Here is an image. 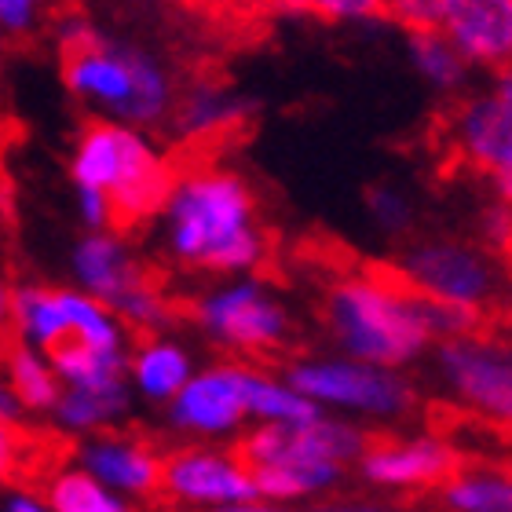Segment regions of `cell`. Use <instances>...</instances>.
<instances>
[{"instance_id": "1", "label": "cell", "mask_w": 512, "mask_h": 512, "mask_svg": "<svg viewBox=\"0 0 512 512\" xmlns=\"http://www.w3.org/2000/svg\"><path fill=\"white\" fill-rule=\"evenodd\" d=\"M165 249L187 271L205 275H253L267 260V238L256 224L246 180L216 165L176 172L165 202Z\"/></svg>"}, {"instance_id": "2", "label": "cell", "mask_w": 512, "mask_h": 512, "mask_svg": "<svg viewBox=\"0 0 512 512\" xmlns=\"http://www.w3.org/2000/svg\"><path fill=\"white\" fill-rule=\"evenodd\" d=\"M326 330L344 355L377 366L417 363L436 344L425 319V297L392 271H352L326 289Z\"/></svg>"}, {"instance_id": "3", "label": "cell", "mask_w": 512, "mask_h": 512, "mask_svg": "<svg viewBox=\"0 0 512 512\" xmlns=\"http://www.w3.org/2000/svg\"><path fill=\"white\" fill-rule=\"evenodd\" d=\"M77 187H99L114 202V227L128 231L165 213L176 169L139 136L132 125L118 121H88L77 132L74 161Z\"/></svg>"}, {"instance_id": "4", "label": "cell", "mask_w": 512, "mask_h": 512, "mask_svg": "<svg viewBox=\"0 0 512 512\" xmlns=\"http://www.w3.org/2000/svg\"><path fill=\"white\" fill-rule=\"evenodd\" d=\"M286 377L322 410L366 421H403L417 410V388L395 366H377L355 355L293 359Z\"/></svg>"}, {"instance_id": "5", "label": "cell", "mask_w": 512, "mask_h": 512, "mask_svg": "<svg viewBox=\"0 0 512 512\" xmlns=\"http://www.w3.org/2000/svg\"><path fill=\"white\" fill-rule=\"evenodd\" d=\"M194 326L235 355H275L289 341V311L253 275H235L205 289L191 304Z\"/></svg>"}, {"instance_id": "6", "label": "cell", "mask_w": 512, "mask_h": 512, "mask_svg": "<svg viewBox=\"0 0 512 512\" xmlns=\"http://www.w3.org/2000/svg\"><path fill=\"white\" fill-rule=\"evenodd\" d=\"M436 374L458 410L512 436V344L483 333L439 341Z\"/></svg>"}, {"instance_id": "7", "label": "cell", "mask_w": 512, "mask_h": 512, "mask_svg": "<svg viewBox=\"0 0 512 512\" xmlns=\"http://www.w3.org/2000/svg\"><path fill=\"white\" fill-rule=\"evenodd\" d=\"M395 275L421 297L465 304V308H491L505 289V278L487 249L450 242V238H425L399 256Z\"/></svg>"}, {"instance_id": "8", "label": "cell", "mask_w": 512, "mask_h": 512, "mask_svg": "<svg viewBox=\"0 0 512 512\" xmlns=\"http://www.w3.org/2000/svg\"><path fill=\"white\" fill-rule=\"evenodd\" d=\"M374 436L363 425H355L344 414H315L308 421L278 425V421H253L249 432L235 439L249 465H275V461H337V465H359L370 450Z\"/></svg>"}, {"instance_id": "9", "label": "cell", "mask_w": 512, "mask_h": 512, "mask_svg": "<svg viewBox=\"0 0 512 512\" xmlns=\"http://www.w3.org/2000/svg\"><path fill=\"white\" fill-rule=\"evenodd\" d=\"M161 498L176 509L216 512L231 502L256 498L253 465L238 447L224 443H187L165 454Z\"/></svg>"}, {"instance_id": "10", "label": "cell", "mask_w": 512, "mask_h": 512, "mask_svg": "<svg viewBox=\"0 0 512 512\" xmlns=\"http://www.w3.org/2000/svg\"><path fill=\"white\" fill-rule=\"evenodd\" d=\"M165 421L176 436L191 443L238 439L249 421L246 363H213L194 370L183 392L165 406Z\"/></svg>"}, {"instance_id": "11", "label": "cell", "mask_w": 512, "mask_h": 512, "mask_svg": "<svg viewBox=\"0 0 512 512\" xmlns=\"http://www.w3.org/2000/svg\"><path fill=\"white\" fill-rule=\"evenodd\" d=\"M355 469L363 472V480L377 491L417 494L439 491L447 480H454L465 469V458L447 436L417 432V436L374 439Z\"/></svg>"}, {"instance_id": "12", "label": "cell", "mask_w": 512, "mask_h": 512, "mask_svg": "<svg viewBox=\"0 0 512 512\" xmlns=\"http://www.w3.org/2000/svg\"><path fill=\"white\" fill-rule=\"evenodd\" d=\"M450 158L480 176H502L512 169V107L498 92L469 96L450 107L447 118Z\"/></svg>"}, {"instance_id": "13", "label": "cell", "mask_w": 512, "mask_h": 512, "mask_svg": "<svg viewBox=\"0 0 512 512\" xmlns=\"http://www.w3.org/2000/svg\"><path fill=\"white\" fill-rule=\"evenodd\" d=\"M74 461H81L92 476L121 491L132 502H147L161 494V472H165V454L154 443L128 432H96L77 447Z\"/></svg>"}, {"instance_id": "14", "label": "cell", "mask_w": 512, "mask_h": 512, "mask_svg": "<svg viewBox=\"0 0 512 512\" xmlns=\"http://www.w3.org/2000/svg\"><path fill=\"white\" fill-rule=\"evenodd\" d=\"M443 33L472 66L512 63V0H447Z\"/></svg>"}, {"instance_id": "15", "label": "cell", "mask_w": 512, "mask_h": 512, "mask_svg": "<svg viewBox=\"0 0 512 512\" xmlns=\"http://www.w3.org/2000/svg\"><path fill=\"white\" fill-rule=\"evenodd\" d=\"M74 278L85 293L99 297L110 308H118L128 289H136L147 278V267L128 253L121 235H114V231H88L74 246Z\"/></svg>"}, {"instance_id": "16", "label": "cell", "mask_w": 512, "mask_h": 512, "mask_svg": "<svg viewBox=\"0 0 512 512\" xmlns=\"http://www.w3.org/2000/svg\"><path fill=\"white\" fill-rule=\"evenodd\" d=\"M249 118H253V103L216 81L194 85L172 107V128L183 143H220L231 132H242Z\"/></svg>"}, {"instance_id": "17", "label": "cell", "mask_w": 512, "mask_h": 512, "mask_svg": "<svg viewBox=\"0 0 512 512\" xmlns=\"http://www.w3.org/2000/svg\"><path fill=\"white\" fill-rule=\"evenodd\" d=\"M194 377V359L169 333H143L128 352V384L139 399L154 406H169Z\"/></svg>"}, {"instance_id": "18", "label": "cell", "mask_w": 512, "mask_h": 512, "mask_svg": "<svg viewBox=\"0 0 512 512\" xmlns=\"http://www.w3.org/2000/svg\"><path fill=\"white\" fill-rule=\"evenodd\" d=\"M8 322L15 330V341H26L41 352H55L59 344L70 341V315H66L63 289L48 286H15L4 297Z\"/></svg>"}, {"instance_id": "19", "label": "cell", "mask_w": 512, "mask_h": 512, "mask_svg": "<svg viewBox=\"0 0 512 512\" xmlns=\"http://www.w3.org/2000/svg\"><path fill=\"white\" fill-rule=\"evenodd\" d=\"M132 406V384L114 381V384H66L63 399L55 403L52 417L59 432L77 439H88L96 432L121 425V417Z\"/></svg>"}, {"instance_id": "20", "label": "cell", "mask_w": 512, "mask_h": 512, "mask_svg": "<svg viewBox=\"0 0 512 512\" xmlns=\"http://www.w3.org/2000/svg\"><path fill=\"white\" fill-rule=\"evenodd\" d=\"M348 465L337 461H275V465H256V494L271 505H300L319 494L333 491L344 480Z\"/></svg>"}, {"instance_id": "21", "label": "cell", "mask_w": 512, "mask_h": 512, "mask_svg": "<svg viewBox=\"0 0 512 512\" xmlns=\"http://www.w3.org/2000/svg\"><path fill=\"white\" fill-rule=\"evenodd\" d=\"M44 498L55 512H136V502L125 498L121 491L92 476V472L74 461V465H59L44 476Z\"/></svg>"}, {"instance_id": "22", "label": "cell", "mask_w": 512, "mask_h": 512, "mask_svg": "<svg viewBox=\"0 0 512 512\" xmlns=\"http://www.w3.org/2000/svg\"><path fill=\"white\" fill-rule=\"evenodd\" d=\"M443 512H512V469L465 465L436 491Z\"/></svg>"}, {"instance_id": "23", "label": "cell", "mask_w": 512, "mask_h": 512, "mask_svg": "<svg viewBox=\"0 0 512 512\" xmlns=\"http://www.w3.org/2000/svg\"><path fill=\"white\" fill-rule=\"evenodd\" d=\"M8 388L26 403L30 414H52L66 392L52 355L26 341H15L8 348Z\"/></svg>"}, {"instance_id": "24", "label": "cell", "mask_w": 512, "mask_h": 512, "mask_svg": "<svg viewBox=\"0 0 512 512\" xmlns=\"http://www.w3.org/2000/svg\"><path fill=\"white\" fill-rule=\"evenodd\" d=\"M246 406L249 421H278V425H293V421H308L322 414L319 403H311L297 384L286 374L275 377L271 370L246 363Z\"/></svg>"}, {"instance_id": "25", "label": "cell", "mask_w": 512, "mask_h": 512, "mask_svg": "<svg viewBox=\"0 0 512 512\" xmlns=\"http://www.w3.org/2000/svg\"><path fill=\"white\" fill-rule=\"evenodd\" d=\"M406 44H410V59H414L417 74L425 77L428 85H436L439 92H458L465 85L472 63L443 30H414L406 37Z\"/></svg>"}, {"instance_id": "26", "label": "cell", "mask_w": 512, "mask_h": 512, "mask_svg": "<svg viewBox=\"0 0 512 512\" xmlns=\"http://www.w3.org/2000/svg\"><path fill=\"white\" fill-rule=\"evenodd\" d=\"M172 114V88L169 77L150 55L132 48V96L121 114L128 125H158Z\"/></svg>"}, {"instance_id": "27", "label": "cell", "mask_w": 512, "mask_h": 512, "mask_svg": "<svg viewBox=\"0 0 512 512\" xmlns=\"http://www.w3.org/2000/svg\"><path fill=\"white\" fill-rule=\"evenodd\" d=\"M114 311L125 319V326L132 333H165L176 322V308H172L169 293L150 275L136 289H128L125 300Z\"/></svg>"}, {"instance_id": "28", "label": "cell", "mask_w": 512, "mask_h": 512, "mask_svg": "<svg viewBox=\"0 0 512 512\" xmlns=\"http://www.w3.org/2000/svg\"><path fill=\"white\" fill-rule=\"evenodd\" d=\"M286 11H304L330 22L388 19V0H278Z\"/></svg>"}, {"instance_id": "29", "label": "cell", "mask_w": 512, "mask_h": 512, "mask_svg": "<svg viewBox=\"0 0 512 512\" xmlns=\"http://www.w3.org/2000/svg\"><path fill=\"white\" fill-rule=\"evenodd\" d=\"M366 205H370V216H374V224L381 227L384 235H406L410 224H414V209L395 187H374L366 194Z\"/></svg>"}, {"instance_id": "30", "label": "cell", "mask_w": 512, "mask_h": 512, "mask_svg": "<svg viewBox=\"0 0 512 512\" xmlns=\"http://www.w3.org/2000/svg\"><path fill=\"white\" fill-rule=\"evenodd\" d=\"M447 0H388V19H395L406 33L443 30Z\"/></svg>"}, {"instance_id": "31", "label": "cell", "mask_w": 512, "mask_h": 512, "mask_svg": "<svg viewBox=\"0 0 512 512\" xmlns=\"http://www.w3.org/2000/svg\"><path fill=\"white\" fill-rule=\"evenodd\" d=\"M77 213L88 231H114V202L99 187H77Z\"/></svg>"}, {"instance_id": "32", "label": "cell", "mask_w": 512, "mask_h": 512, "mask_svg": "<svg viewBox=\"0 0 512 512\" xmlns=\"http://www.w3.org/2000/svg\"><path fill=\"white\" fill-rule=\"evenodd\" d=\"M480 235L483 242H487V249H494V253H509L512 249V205L509 202H498L487 209V213L480 216Z\"/></svg>"}, {"instance_id": "33", "label": "cell", "mask_w": 512, "mask_h": 512, "mask_svg": "<svg viewBox=\"0 0 512 512\" xmlns=\"http://www.w3.org/2000/svg\"><path fill=\"white\" fill-rule=\"evenodd\" d=\"M37 19V0H0V22L8 33H26Z\"/></svg>"}, {"instance_id": "34", "label": "cell", "mask_w": 512, "mask_h": 512, "mask_svg": "<svg viewBox=\"0 0 512 512\" xmlns=\"http://www.w3.org/2000/svg\"><path fill=\"white\" fill-rule=\"evenodd\" d=\"M0 512H55L52 505H48V498H44V491H30V487H11L8 494H4V509Z\"/></svg>"}, {"instance_id": "35", "label": "cell", "mask_w": 512, "mask_h": 512, "mask_svg": "<svg viewBox=\"0 0 512 512\" xmlns=\"http://www.w3.org/2000/svg\"><path fill=\"white\" fill-rule=\"evenodd\" d=\"M286 512H395V509L377 502H330V505H300V509H286Z\"/></svg>"}, {"instance_id": "36", "label": "cell", "mask_w": 512, "mask_h": 512, "mask_svg": "<svg viewBox=\"0 0 512 512\" xmlns=\"http://www.w3.org/2000/svg\"><path fill=\"white\" fill-rule=\"evenodd\" d=\"M0 414H4V421H8V425H15V421L26 414V403H22L11 388H4V392H0Z\"/></svg>"}, {"instance_id": "37", "label": "cell", "mask_w": 512, "mask_h": 512, "mask_svg": "<svg viewBox=\"0 0 512 512\" xmlns=\"http://www.w3.org/2000/svg\"><path fill=\"white\" fill-rule=\"evenodd\" d=\"M216 512H278V505L264 502V498L256 494V498H246V502H231V505H224V509H216Z\"/></svg>"}, {"instance_id": "38", "label": "cell", "mask_w": 512, "mask_h": 512, "mask_svg": "<svg viewBox=\"0 0 512 512\" xmlns=\"http://www.w3.org/2000/svg\"><path fill=\"white\" fill-rule=\"evenodd\" d=\"M494 92L505 99L512 107V63H505L502 70H498V81H494Z\"/></svg>"}, {"instance_id": "39", "label": "cell", "mask_w": 512, "mask_h": 512, "mask_svg": "<svg viewBox=\"0 0 512 512\" xmlns=\"http://www.w3.org/2000/svg\"><path fill=\"white\" fill-rule=\"evenodd\" d=\"M494 194L502 198V202H509L512 205V169L509 172H502V176H494Z\"/></svg>"}, {"instance_id": "40", "label": "cell", "mask_w": 512, "mask_h": 512, "mask_svg": "<svg viewBox=\"0 0 512 512\" xmlns=\"http://www.w3.org/2000/svg\"><path fill=\"white\" fill-rule=\"evenodd\" d=\"M502 304L505 311L512 315V260H509V271H505V289H502Z\"/></svg>"}]
</instances>
